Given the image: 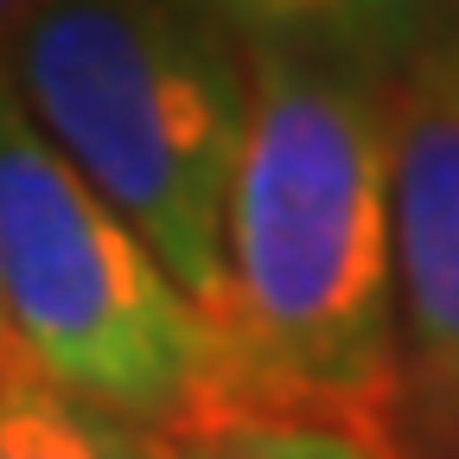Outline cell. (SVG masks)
Wrapping results in <instances>:
<instances>
[{
    "instance_id": "obj_1",
    "label": "cell",
    "mask_w": 459,
    "mask_h": 459,
    "mask_svg": "<svg viewBox=\"0 0 459 459\" xmlns=\"http://www.w3.org/2000/svg\"><path fill=\"white\" fill-rule=\"evenodd\" d=\"M243 57L249 115L230 172L217 307L230 409L319 415L395 440V77L294 45H249Z\"/></svg>"
},
{
    "instance_id": "obj_2",
    "label": "cell",
    "mask_w": 459,
    "mask_h": 459,
    "mask_svg": "<svg viewBox=\"0 0 459 459\" xmlns=\"http://www.w3.org/2000/svg\"><path fill=\"white\" fill-rule=\"evenodd\" d=\"M7 77L45 141L217 325L249 57L192 0H39Z\"/></svg>"
},
{
    "instance_id": "obj_3",
    "label": "cell",
    "mask_w": 459,
    "mask_h": 459,
    "mask_svg": "<svg viewBox=\"0 0 459 459\" xmlns=\"http://www.w3.org/2000/svg\"><path fill=\"white\" fill-rule=\"evenodd\" d=\"M0 313L13 351L102 409L179 434L230 409L223 344L134 223L45 141L0 71Z\"/></svg>"
},
{
    "instance_id": "obj_4",
    "label": "cell",
    "mask_w": 459,
    "mask_h": 459,
    "mask_svg": "<svg viewBox=\"0 0 459 459\" xmlns=\"http://www.w3.org/2000/svg\"><path fill=\"white\" fill-rule=\"evenodd\" d=\"M395 243V440L459 459V26L395 71L389 96Z\"/></svg>"
},
{
    "instance_id": "obj_5",
    "label": "cell",
    "mask_w": 459,
    "mask_h": 459,
    "mask_svg": "<svg viewBox=\"0 0 459 459\" xmlns=\"http://www.w3.org/2000/svg\"><path fill=\"white\" fill-rule=\"evenodd\" d=\"M243 51L249 45H294L332 51L370 71H402L421 45L459 26V0H192Z\"/></svg>"
},
{
    "instance_id": "obj_6",
    "label": "cell",
    "mask_w": 459,
    "mask_h": 459,
    "mask_svg": "<svg viewBox=\"0 0 459 459\" xmlns=\"http://www.w3.org/2000/svg\"><path fill=\"white\" fill-rule=\"evenodd\" d=\"M0 459H166V434L51 383L13 351L0 358Z\"/></svg>"
},
{
    "instance_id": "obj_7",
    "label": "cell",
    "mask_w": 459,
    "mask_h": 459,
    "mask_svg": "<svg viewBox=\"0 0 459 459\" xmlns=\"http://www.w3.org/2000/svg\"><path fill=\"white\" fill-rule=\"evenodd\" d=\"M166 459H409V453L383 434H358L319 415L223 409L166 434Z\"/></svg>"
},
{
    "instance_id": "obj_8",
    "label": "cell",
    "mask_w": 459,
    "mask_h": 459,
    "mask_svg": "<svg viewBox=\"0 0 459 459\" xmlns=\"http://www.w3.org/2000/svg\"><path fill=\"white\" fill-rule=\"evenodd\" d=\"M32 7H39V0H0V71H7V51H13V39H20Z\"/></svg>"
},
{
    "instance_id": "obj_9",
    "label": "cell",
    "mask_w": 459,
    "mask_h": 459,
    "mask_svg": "<svg viewBox=\"0 0 459 459\" xmlns=\"http://www.w3.org/2000/svg\"><path fill=\"white\" fill-rule=\"evenodd\" d=\"M0 358H13V332H7V313H0Z\"/></svg>"
}]
</instances>
